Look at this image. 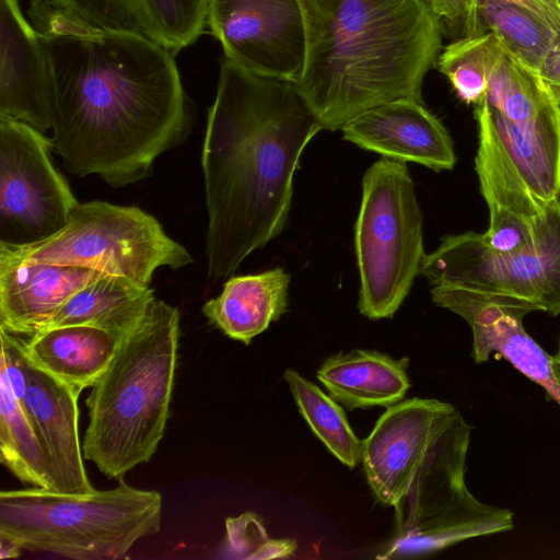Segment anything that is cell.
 I'll return each mask as SVG.
<instances>
[{"mask_svg":"<svg viewBox=\"0 0 560 560\" xmlns=\"http://www.w3.org/2000/svg\"><path fill=\"white\" fill-rule=\"evenodd\" d=\"M28 15L46 52L50 140L66 170L114 188L151 176L155 160L190 131L174 51L92 25L49 0H34Z\"/></svg>","mask_w":560,"mask_h":560,"instance_id":"obj_1","label":"cell"},{"mask_svg":"<svg viewBox=\"0 0 560 560\" xmlns=\"http://www.w3.org/2000/svg\"><path fill=\"white\" fill-rule=\"evenodd\" d=\"M322 129L295 82L224 57L201 150L209 279L233 276L282 232L300 158Z\"/></svg>","mask_w":560,"mask_h":560,"instance_id":"obj_2","label":"cell"},{"mask_svg":"<svg viewBox=\"0 0 560 560\" xmlns=\"http://www.w3.org/2000/svg\"><path fill=\"white\" fill-rule=\"evenodd\" d=\"M306 59L296 85L323 129H341L376 106L422 101L442 50L425 0H301Z\"/></svg>","mask_w":560,"mask_h":560,"instance_id":"obj_3","label":"cell"},{"mask_svg":"<svg viewBox=\"0 0 560 560\" xmlns=\"http://www.w3.org/2000/svg\"><path fill=\"white\" fill-rule=\"evenodd\" d=\"M180 314L154 299L119 343L85 400L82 452L109 479L150 462L164 435L177 366Z\"/></svg>","mask_w":560,"mask_h":560,"instance_id":"obj_4","label":"cell"},{"mask_svg":"<svg viewBox=\"0 0 560 560\" xmlns=\"http://www.w3.org/2000/svg\"><path fill=\"white\" fill-rule=\"evenodd\" d=\"M162 495L120 479L109 490L84 494L39 487L0 492V537L22 550L74 560L126 557L140 539L161 529Z\"/></svg>","mask_w":560,"mask_h":560,"instance_id":"obj_5","label":"cell"},{"mask_svg":"<svg viewBox=\"0 0 560 560\" xmlns=\"http://www.w3.org/2000/svg\"><path fill=\"white\" fill-rule=\"evenodd\" d=\"M422 222L405 162L383 156L370 166L354 225L358 307L363 316L388 318L402 304L425 255Z\"/></svg>","mask_w":560,"mask_h":560,"instance_id":"obj_6","label":"cell"},{"mask_svg":"<svg viewBox=\"0 0 560 560\" xmlns=\"http://www.w3.org/2000/svg\"><path fill=\"white\" fill-rule=\"evenodd\" d=\"M471 431L460 415L430 450L394 508L396 532L378 557L427 555L510 528L508 509L480 502L466 486Z\"/></svg>","mask_w":560,"mask_h":560,"instance_id":"obj_7","label":"cell"},{"mask_svg":"<svg viewBox=\"0 0 560 560\" xmlns=\"http://www.w3.org/2000/svg\"><path fill=\"white\" fill-rule=\"evenodd\" d=\"M12 255L35 261L75 266L129 278L150 285L161 267L178 270L191 255L170 237L161 223L135 206L103 200L80 203L67 225L42 242L1 246Z\"/></svg>","mask_w":560,"mask_h":560,"instance_id":"obj_8","label":"cell"},{"mask_svg":"<svg viewBox=\"0 0 560 560\" xmlns=\"http://www.w3.org/2000/svg\"><path fill=\"white\" fill-rule=\"evenodd\" d=\"M420 273L433 285L509 295L560 315V218L533 245L506 253L482 233L447 235L424 255Z\"/></svg>","mask_w":560,"mask_h":560,"instance_id":"obj_9","label":"cell"},{"mask_svg":"<svg viewBox=\"0 0 560 560\" xmlns=\"http://www.w3.org/2000/svg\"><path fill=\"white\" fill-rule=\"evenodd\" d=\"M50 138L0 116V245L27 246L57 234L80 202L51 159Z\"/></svg>","mask_w":560,"mask_h":560,"instance_id":"obj_10","label":"cell"},{"mask_svg":"<svg viewBox=\"0 0 560 560\" xmlns=\"http://www.w3.org/2000/svg\"><path fill=\"white\" fill-rule=\"evenodd\" d=\"M494 131L529 188L560 199V114L538 75L505 50L483 98Z\"/></svg>","mask_w":560,"mask_h":560,"instance_id":"obj_11","label":"cell"},{"mask_svg":"<svg viewBox=\"0 0 560 560\" xmlns=\"http://www.w3.org/2000/svg\"><path fill=\"white\" fill-rule=\"evenodd\" d=\"M206 25L225 58L262 75L298 82L306 59L301 0H207Z\"/></svg>","mask_w":560,"mask_h":560,"instance_id":"obj_12","label":"cell"},{"mask_svg":"<svg viewBox=\"0 0 560 560\" xmlns=\"http://www.w3.org/2000/svg\"><path fill=\"white\" fill-rule=\"evenodd\" d=\"M460 415L453 405L431 398L387 407L362 450L366 480L378 502L397 506L430 450Z\"/></svg>","mask_w":560,"mask_h":560,"instance_id":"obj_13","label":"cell"},{"mask_svg":"<svg viewBox=\"0 0 560 560\" xmlns=\"http://www.w3.org/2000/svg\"><path fill=\"white\" fill-rule=\"evenodd\" d=\"M475 168L489 209L482 237L503 253L530 246L560 218V199L547 201L529 188L494 131L483 101L475 105Z\"/></svg>","mask_w":560,"mask_h":560,"instance_id":"obj_14","label":"cell"},{"mask_svg":"<svg viewBox=\"0 0 560 560\" xmlns=\"http://www.w3.org/2000/svg\"><path fill=\"white\" fill-rule=\"evenodd\" d=\"M432 301L463 317L472 331V358L476 363L497 353L527 378L542 387L560 406V383L551 366V357L528 335L523 319L538 308L509 295L485 293L455 285H434Z\"/></svg>","mask_w":560,"mask_h":560,"instance_id":"obj_15","label":"cell"},{"mask_svg":"<svg viewBox=\"0 0 560 560\" xmlns=\"http://www.w3.org/2000/svg\"><path fill=\"white\" fill-rule=\"evenodd\" d=\"M23 341L21 338L24 390L20 404L40 440L52 490L69 494L89 493L94 488L83 464L79 438L80 394L32 363Z\"/></svg>","mask_w":560,"mask_h":560,"instance_id":"obj_16","label":"cell"},{"mask_svg":"<svg viewBox=\"0 0 560 560\" xmlns=\"http://www.w3.org/2000/svg\"><path fill=\"white\" fill-rule=\"evenodd\" d=\"M343 139L361 149L433 171H450L456 164L453 140L442 121L423 102L393 101L369 109L348 121Z\"/></svg>","mask_w":560,"mask_h":560,"instance_id":"obj_17","label":"cell"},{"mask_svg":"<svg viewBox=\"0 0 560 560\" xmlns=\"http://www.w3.org/2000/svg\"><path fill=\"white\" fill-rule=\"evenodd\" d=\"M0 116L51 129V85L44 45L19 0H0Z\"/></svg>","mask_w":560,"mask_h":560,"instance_id":"obj_18","label":"cell"},{"mask_svg":"<svg viewBox=\"0 0 560 560\" xmlns=\"http://www.w3.org/2000/svg\"><path fill=\"white\" fill-rule=\"evenodd\" d=\"M96 270L31 260L0 249V328L28 336L40 331Z\"/></svg>","mask_w":560,"mask_h":560,"instance_id":"obj_19","label":"cell"},{"mask_svg":"<svg viewBox=\"0 0 560 560\" xmlns=\"http://www.w3.org/2000/svg\"><path fill=\"white\" fill-rule=\"evenodd\" d=\"M101 28L145 37L177 52L206 26L207 0H49Z\"/></svg>","mask_w":560,"mask_h":560,"instance_id":"obj_20","label":"cell"},{"mask_svg":"<svg viewBox=\"0 0 560 560\" xmlns=\"http://www.w3.org/2000/svg\"><path fill=\"white\" fill-rule=\"evenodd\" d=\"M290 275L275 268L256 275L233 276L201 311L209 323L245 345L278 320L288 307Z\"/></svg>","mask_w":560,"mask_h":560,"instance_id":"obj_21","label":"cell"},{"mask_svg":"<svg viewBox=\"0 0 560 560\" xmlns=\"http://www.w3.org/2000/svg\"><path fill=\"white\" fill-rule=\"evenodd\" d=\"M408 358L357 349L327 358L316 372L329 395L347 409L389 407L410 387Z\"/></svg>","mask_w":560,"mask_h":560,"instance_id":"obj_22","label":"cell"},{"mask_svg":"<svg viewBox=\"0 0 560 560\" xmlns=\"http://www.w3.org/2000/svg\"><path fill=\"white\" fill-rule=\"evenodd\" d=\"M118 343L100 328L69 325L42 330L23 347L32 363L81 394L106 371Z\"/></svg>","mask_w":560,"mask_h":560,"instance_id":"obj_23","label":"cell"},{"mask_svg":"<svg viewBox=\"0 0 560 560\" xmlns=\"http://www.w3.org/2000/svg\"><path fill=\"white\" fill-rule=\"evenodd\" d=\"M154 299L150 285L102 275L74 293L42 330L84 325L107 331L120 341L139 324Z\"/></svg>","mask_w":560,"mask_h":560,"instance_id":"obj_24","label":"cell"},{"mask_svg":"<svg viewBox=\"0 0 560 560\" xmlns=\"http://www.w3.org/2000/svg\"><path fill=\"white\" fill-rule=\"evenodd\" d=\"M490 33L522 65L538 72L559 30L524 8L499 2L471 7L466 35Z\"/></svg>","mask_w":560,"mask_h":560,"instance_id":"obj_25","label":"cell"},{"mask_svg":"<svg viewBox=\"0 0 560 560\" xmlns=\"http://www.w3.org/2000/svg\"><path fill=\"white\" fill-rule=\"evenodd\" d=\"M0 369V460L21 482L52 490L37 432Z\"/></svg>","mask_w":560,"mask_h":560,"instance_id":"obj_26","label":"cell"},{"mask_svg":"<svg viewBox=\"0 0 560 560\" xmlns=\"http://www.w3.org/2000/svg\"><path fill=\"white\" fill-rule=\"evenodd\" d=\"M283 377L316 436L343 465L357 467L362 462L363 441L352 431L338 401L292 369H287Z\"/></svg>","mask_w":560,"mask_h":560,"instance_id":"obj_27","label":"cell"},{"mask_svg":"<svg viewBox=\"0 0 560 560\" xmlns=\"http://www.w3.org/2000/svg\"><path fill=\"white\" fill-rule=\"evenodd\" d=\"M503 52L490 33L464 36L442 48L436 66L457 97L475 106L485 98L488 79Z\"/></svg>","mask_w":560,"mask_h":560,"instance_id":"obj_28","label":"cell"},{"mask_svg":"<svg viewBox=\"0 0 560 560\" xmlns=\"http://www.w3.org/2000/svg\"><path fill=\"white\" fill-rule=\"evenodd\" d=\"M296 550L293 539L271 538L260 517L245 512L225 520L223 557L230 559L268 560L289 558Z\"/></svg>","mask_w":560,"mask_h":560,"instance_id":"obj_29","label":"cell"},{"mask_svg":"<svg viewBox=\"0 0 560 560\" xmlns=\"http://www.w3.org/2000/svg\"><path fill=\"white\" fill-rule=\"evenodd\" d=\"M439 18L443 35L457 39L466 35L471 0H425Z\"/></svg>","mask_w":560,"mask_h":560,"instance_id":"obj_30","label":"cell"},{"mask_svg":"<svg viewBox=\"0 0 560 560\" xmlns=\"http://www.w3.org/2000/svg\"><path fill=\"white\" fill-rule=\"evenodd\" d=\"M537 75L560 114V31Z\"/></svg>","mask_w":560,"mask_h":560,"instance_id":"obj_31","label":"cell"},{"mask_svg":"<svg viewBox=\"0 0 560 560\" xmlns=\"http://www.w3.org/2000/svg\"><path fill=\"white\" fill-rule=\"evenodd\" d=\"M482 2L508 3L524 8L548 21L560 31V3L558 0H471V7Z\"/></svg>","mask_w":560,"mask_h":560,"instance_id":"obj_32","label":"cell"},{"mask_svg":"<svg viewBox=\"0 0 560 560\" xmlns=\"http://www.w3.org/2000/svg\"><path fill=\"white\" fill-rule=\"evenodd\" d=\"M21 548L14 542L0 537V558L11 559L19 558L21 556Z\"/></svg>","mask_w":560,"mask_h":560,"instance_id":"obj_33","label":"cell"},{"mask_svg":"<svg viewBox=\"0 0 560 560\" xmlns=\"http://www.w3.org/2000/svg\"><path fill=\"white\" fill-rule=\"evenodd\" d=\"M551 366L558 382L560 383V351L551 357Z\"/></svg>","mask_w":560,"mask_h":560,"instance_id":"obj_34","label":"cell"},{"mask_svg":"<svg viewBox=\"0 0 560 560\" xmlns=\"http://www.w3.org/2000/svg\"><path fill=\"white\" fill-rule=\"evenodd\" d=\"M559 351H560V340H559Z\"/></svg>","mask_w":560,"mask_h":560,"instance_id":"obj_35","label":"cell"},{"mask_svg":"<svg viewBox=\"0 0 560 560\" xmlns=\"http://www.w3.org/2000/svg\"><path fill=\"white\" fill-rule=\"evenodd\" d=\"M558 2L560 3V0H558Z\"/></svg>","mask_w":560,"mask_h":560,"instance_id":"obj_36","label":"cell"}]
</instances>
